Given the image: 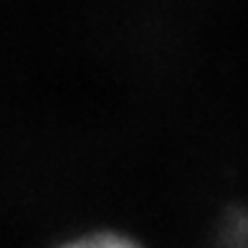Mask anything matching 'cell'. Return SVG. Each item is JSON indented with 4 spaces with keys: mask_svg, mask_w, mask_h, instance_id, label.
Returning <instances> with one entry per match:
<instances>
[{
    "mask_svg": "<svg viewBox=\"0 0 248 248\" xmlns=\"http://www.w3.org/2000/svg\"><path fill=\"white\" fill-rule=\"evenodd\" d=\"M61 248H140V246L132 238H124V235H117V233H94V235L69 241Z\"/></svg>",
    "mask_w": 248,
    "mask_h": 248,
    "instance_id": "6da1fadb",
    "label": "cell"
},
{
    "mask_svg": "<svg viewBox=\"0 0 248 248\" xmlns=\"http://www.w3.org/2000/svg\"><path fill=\"white\" fill-rule=\"evenodd\" d=\"M225 238H228L231 248H248V213H241L233 218Z\"/></svg>",
    "mask_w": 248,
    "mask_h": 248,
    "instance_id": "7a4b0ae2",
    "label": "cell"
}]
</instances>
